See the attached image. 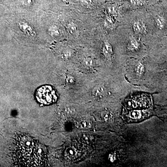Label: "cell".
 Listing matches in <instances>:
<instances>
[{
    "label": "cell",
    "instance_id": "obj_8",
    "mask_svg": "<svg viewBox=\"0 0 167 167\" xmlns=\"http://www.w3.org/2000/svg\"><path fill=\"white\" fill-rule=\"evenodd\" d=\"M78 152L77 149L74 148V147H68L65 152V156L67 159H71L75 158L78 155Z\"/></svg>",
    "mask_w": 167,
    "mask_h": 167
},
{
    "label": "cell",
    "instance_id": "obj_18",
    "mask_svg": "<svg viewBox=\"0 0 167 167\" xmlns=\"http://www.w3.org/2000/svg\"><path fill=\"white\" fill-rule=\"evenodd\" d=\"M156 23H157V26H158V28H163L164 25V19L163 17L159 16L156 19Z\"/></svg>",
    "mask_w": 167,
    "mask_h": 167
},
{
    "label": "cell",
    "instance_id": "obj_16",
    "mask_svg": "<svg viewBox=\"0 0 167 167\" xmlns=\"http://www.w3.org/2000/svg\"><path fill=\"white\" fill-rule=\"evenodd\" d=\"M35 0H22V5L26 7H29L32 6L35 2Z\"/></svg>",
    "mask_w": 167,
    "mask_h": 167
},
{
    "label": "cell",
    "instance_id": "obj_23",
    "mask_svg": "<svg viewBox=\"0 0 167 167\" xmlns=\"http://www.w3.org/2000/svg\"><path fill=\"white\" fill-rule=\"evenodd\" d=\"M81 1L83 4L86 6L91 5L92 2V0H81Z\"/></svg>",
    "mask_w": 167,
    "mask_h": 167
},
{
    "label": "cell",
    "instance_id": "obj_15",
    "mask_svg": "<svg viewBox=\"0 0 167 167\" xmlns=\"http://www.w3.org/2000/svg\"><path fill=\"white\" fill-rule=\"evenodd\" d=\"M103 46L110 54H111L112 55H113V49L112 44H111L109 41H105L104 43V45H103Z\"/></svg>",
    "mask_w": 167,
    "mask_h": 167
},
{
    "label": "cell",
    "instance_id": "obj_10",
    "mask_svg": "<svg viewBox=\"0 0 167 167\" xmlns=\"http://www.w3.org/2000/svg\"><path fill=\"white\" fill-rule=\"evenodd\" d=\"M136 74L138 77H141L145 73V67L144 64L141 62H139L135 68Z\"/></svg>",
    "mask_w": 167,
    "mask_h": 167
},
{
    "label": "cell",
    "instance_id": "obj_20",
    "mask_svg": "<svg viewBox=\"0 0 167 167\" xmlns=\"http://www.w3.org/2000/svg\"><path fill=\"white\" fill-rule=\"evenodd\" d=\"M102 52L103 53V55H104V56L106 58L107 60H111L112 57V55L111 54H110L103 46L102 47Z\"/></svg>",
    "mask_w": 167,
    "mask_h": 167
},
{
    "label": "cell",
    "instance_id": "obj_19",
    "mask_svg": "<svg viewBox=\"0 0 167 167\" xmlns=\"http://www.w3.org/2000/svg\"><path fill=\"white\" fill-rule=\"evenodd\" d=\"M79 125L82 128H89L91 126V124L89 121L83 120L80 122Z\"/></svg>",
    "mask_w": 167,
    "mask_h": 167
},
{
    "label": "cell",
    "instance_id": "obj_2",
    "mask_svg": "<svg viewBox=\"0 0 167 167\" xmlns=\"http://www.w3.org/2000/svg\"><path fill=\"white\" fill-rule=\"evenodd\" d=\"M36 100L44 105H49L56 101L57 93L55 90L50 85H44L40 87L35 93Z\"/></svg>",
    "mask_w": 167,
    "mask_h": 167
},
{
    "label": "cell",
    "instance_id": "obj_1",
    "mask_svg": "<svg viewBox=\"0 0 167 167\" xmlns=\"http://www.w3.org/2000/svg\"><path fill=\"white\" fill-rule=\"evenodd\" d=\"M12 157L14 164L19 167H44L48 161L45 146L24 133L17 134L14 137Z\"/></svg>",
    "mask_w": 167,
    "mask_h": 167
},
{
    "label": "cell",
    "instance_id": "obj_4",
    "mask_svg": "<svg viewBox=\"0 0 167 167\" xmlns=\"http://www.w3.org/2000/svg\"><path fill=\"white\" fill-rule=\"evenodd\" d=\"M18 26L19 29L28 37L31 38H35L36 33L34 28L27 22L19 21L17 22Z\"/></svg>",
    "mask_w": 167,
    "mask_h": 167
},
{
    "label": "cell",
    "instance_id": "obj_7",
    "mask_svg": "<svg viewBox=\"0 0 167 167\" xmlns=\"http://www.w3.org/2000/svg\"><path fill=\"white\" fill-rule=\"evenodd\" d=\"M92 92L93 95L95 97L98 98H100L106 95V90L105 86L98 85L93 88Z\"/></svg>",
    "mask_w": 167,
    "mask_h": 167
},
{
    "label": "cell",
    "instance_id": "obj_3",
    "mask_svg": "<svg viewBox=\"0 0 167 167\" xmlns=\"http://www.w3.org/2000/svg\"><path fill=\"white\" fill-rule=\"evenodd\" d=\"M151 105V98L146 95L135 96L132 99L127 100L126 103V106L131 110L148 107Z\"/></svg>",
    "mask_w": 167,
    "mask_h": 167
},
{
    "label": "cell",
    "instance_id": "obj_12",
    "mask_svg": "<svg viewBox=\"0 0 167 167\" xmlns=\"http://www.w3.org/2000/svg\"><path fill=\"white\" fill-rule=\"evenodd\" d=\"M67 29L68 32L71 35H75L78 32V27L75 23L73 22L69 23L67 25Z\"/></svg>",
    "mask_w": 167,
    "mask_h": 167
},
{
    "label": "cell",
    "instance_id": "obj_9",
    "mask_svg": "<svg viewBox=\"0 0 167 167\" xmlns=\"http://www.w3.org/2000/svg\"><path fill=\"white\" fill-rule=\"evenodd\" d=\"M140 46V43L138 40L134 38H132L130 39L127 45V49L130 52H135L139 49Z\"/></svg>",
    "mask_w": 167,
    "mask_h": 167
},
{
    "label": "cell",
    "instance_id": "obj_24",
    "mask_svg": "<svg viewBox=\"0 0 167 167\" xmlns=\"http://www.w3.org/2000/svg\"><path fill=\"white\" fill-rule=\"evenodd\" d=\"M115 157H113V155H111V157H110V159L111 161H114L115 160Z\"/></svg>",
    "mask_w": 167,
    "mask_h": 167
},
{
    "label": "cell",
    "instance_id": "obj_21",
    "mask_svg": "<svg viewBox=\"0 0 167 167\" xmlns=\"http://www.w3.org/2000/svg\"><path fill=\"white\" fill-rule=\"evenodd\" d=\"M131 4L136 6H141L144 4L143 0H130Z\"/></svg>",
    "mask_w": 167,
    "mask_h": 167
},
{
    "label": "cell",
    "instance_id": "obj_6",
    "mask_svg": "<svg viewBox=\"0 0 167 167\" xmlns=\"http://www.w3.org/2000/svg\"><path fill=\"white\" fill-rule=\"evenodd\" d=\"M128 117L130 120L137 121L145 117V113L139 110H133L129 113Z\"/></svg>",
    "mask_w": 167,
    "mask_h": 167
},
{
    "label": "cell",
    "instance_id": "obj_5",
    "mask_svg": "<svg viewBox=\"0 0 167 167\" xmlns=\"http://www.w3.org/2000/svg\"><path fill=\"white\" fill-rule=\"evenodd\" d=\"M132 28L134 32L137 34H145L146 32L145 24L141 21H135L132 23Z\"/></svg>",
    "mask_w": 167,
    "mask_h": 167
},
{
    "label": "cell",
    "instance_id": "obj_13",
    "mask_svg": "<svg viewBox=\"0 0 167 167\" xmlns=\"http://www.w3.org/2000/svg\"><path fill=\"white\" fill-rule=\"evenodd\" d=\"M48 32L52 37H58L60 34V31L58 30V28L55 25H52L48 29Z\"/></svg>",
    "mask_w": 167,
    "mask_h": 167
},
{
    "label": "cell",
    "instance_id": "obj_17",
    "mask_svg": "<svg viewBox=\"0 0 167 167\" xmlns=\"http://www.w3.org/2000/svg\"><path fill=\"white\" fill-rule=\"evenodd\" d=\"M106 11L108 13H109V15L112 16H115V14L117 13V9L116 7L111 6L108 7L106 8Z\"/></svg>",
    "mask_w": 167,
    "mask_h": 167
},
{
    "label": "cell",
    "instance_id": "obj_14",
    "mask_svg": "<svg viewBox=\"0 0 167 167\" xmlns=\"http://www.w3.org/2000/svg\"><path fill=\"white\" fill-rule=\"evenodd\" d=\"M83 63L85 67H91L94 64V62L91 58L87 57L85 58L83 60Z\"/></svg>",
    "mask_w": 167,
    "mask_h": 167
},
{
    "label": "cell",
    "instance_id": "obj_25",
    "mask_svg": "<svg viewBox=\"0 0 167 167\" xmlns=\"http://www.w3.org/2000/svg\"><path fill=\"white\" fill-rule=\"evenodd\" d=\"M62 1H63V2H65V3H67L68 1V0H62Z\"/></svg>",
    "mask_w": 167,
    "mask_h": 167
},
{
    "label": "cell",
    "instance_id": "obj_22",
    "mask_svg": "<svg viewBox=\"0 0 167 167\" xmlns=\"http://www.w3.org/2000/svg\"><path fill=\"white\" fill-rule=\"evenodd\" d=\"M103 118L105 121H109L112 118V115L109 112H105L103 114Z\"/></svg>",
    "mask_w": 167,
    "mask_h": 167
},
{
    "label": "cell",
    "instance_id": "obj_11",
    "mask_svg": "<svg viewBox=\"0 0 167 167\" xmlns=\"http://www.w3.org/2000/svg\"><path fill=\"white\" fill-rule=\"evenodd\" d=\"M115 24V21L113 18V16H108L106 18L104 22V26L108 28H112L114 27Z\"/></svg>",
    "mask_w": 167,
    "mask_h": 167
}]
</instances>
